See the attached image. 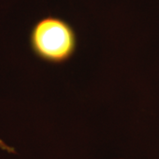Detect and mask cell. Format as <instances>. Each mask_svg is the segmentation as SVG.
Here are the masks:
<instances>
[{
    "mask_svg": "<svg viewBox=\"0 0 159 159\" xmlns=\"http://www.w3.org/2000/svg\"><path fill=\"white\" fill-rule=\"evenodd\" d=\"M0 148H2L3 150H6V151H7V152H11V153H12L13 151H14V149L11 148V147H10V146H8L6 143H5V142H3L2 140H0Z\"/></svg>",
    "mask_w": 159,
    "mask_h": 159,
    "instance_id": "2",
    "label": "cell"
},
{
    "mask_svg": "<svg viewBox=\"0 0 159 159\" xmlns=\"http://www.w3.org/2000/svg\"><path fill=\"white\" fill-rule=\"evenodd\" d=\"M29 43L35 57L52 65L69 61L78 46L74 28L65 20L54 16L43 18L34 24Z\"/></svg>",
    "mask_w": 159,
    "mask_h": 159,
    "instance_id": "1",
    "label": "cell"
}]
</instances>
